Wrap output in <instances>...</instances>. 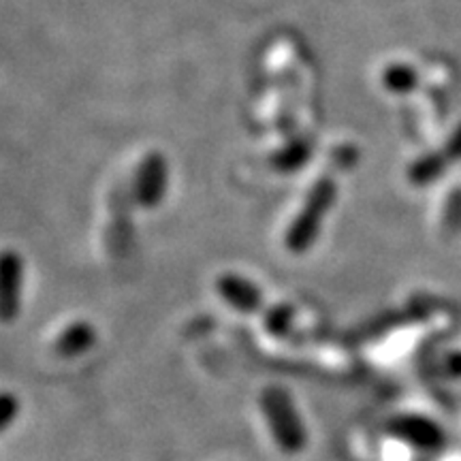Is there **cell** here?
I'll return each instance as SVG.
<instances>
[{
	"label": "cell",
	"mask_w": 461,
	"mask_h": 461,
	"mask_svg": "<svg viewBox=\"0 0 461 461\" xmlns=\"http://www.w3.org/2000/svg\"><path fill=\"white\" fill-rule=\"evenodd\" d=\"M258 403H261V412L276 447L286 455L302 453L308 445V431H305L302 414L297 412L293 395L280 384H269L261 391Z\"/></svg>",
	"instance_id": "1"
},
{
	"label": "cell",
	"mask_w": 461,
	"mask_h": 461,
	"mask_svg": "<svg viewBox=\"0 0 461 461\" xmlns=\"http://www.w3.org/2000/svg\"><path fill=\"white\" fill-rule=\"evenodd\" d=\"M336 182L331 177H321L319 182L310 188L308 197H305L303 210L295 216L291 227L285 233V248L293 255H303L314 246L316 238L321 233V222L331 210L333 201H336Z\"/></svg>",
	"instance_id": "2"
},
{
	"label": "cell",
	"mask_w": 461,
	"mask_h": 461,
	"mask_svg": "<svg viewBox=\"0 0 461 461\" xmlns=\"http://www.w3.org/2000/svg\"><path fill=\"white\" fill-rule=\"evenodd\" d=\"M24 258L14 248L0 250V322L9 325L22 312L24 299Z\"/></svg>",
	"instance_id": "3"
},
{
	"label": "cell",
	"mask_w": 461,
	"mask_h": 461,
	"mask_svg": "<svg viewBox=\"0 0 461 461\" xmlns=\"http://www.w3.org/2000/svg\"><path fill=\"white\" fill-rule=\"evenodd\" d=\"M167 160L160 152H149L135 171L132 194L146 210L157 207L167 193Z\"/></svg>",
	"instance_id": "4"
},
{
	"label": "cell",
	"mask_w": 461,
	"mask_h": 461,
	"mask_svg": "<svg viewBox=\"0 0 461 461\" xmlns=\"http://www.w3.org/2000/svg\"><path fill=\"white\" fill-rule=\"evenodd\" d=\"M214 286L218 297H221L230 310H235V312L252 316L258 314L265 308V295L261 286L255 285L252 280L244 278V276L233 272L221 274L216 278Z\"/></svg>",
	"instance_id": "5"
},
{
	"label": "cell",
	"mask_w": 461,
	"mask_h": 461,
	"mask_svg": "<svg viewBox=\"0 0 461 461\" xmlns=\"http://www.w3.org/2000/svg\"><path fill=\"white\" fill-rule=\"evenodd\" d=\"M96 342H99V331L90 321H73L56 336L54 353L62 359H75L90 353Z\"/></svg>",
	"instance_id": "6"
},
{
	"label": "cell",
	"mask_w": 461,
	"mask_h": 461,
	"mask_svg": "<svg viewBox=\"0 0 461 461\" xmlns=\"http://www.w3.org/2000/svg\"><path fill=\"white\" fill-rule=\"evenodd\" d=\"M310 157H312V143L308 140H295L286 143L285 148L274 154L272 165L280 173H293L302 169V167L310 160Z\"/></svg>",
	"instance_id": "7"
},
{
	"label": "cell",
	"mask_w": 461,
	"mask_h": 461,
	"mask_svg": "<svg viewBox=\"0 0 461 461\" xmlns=\"http://www.w3.org/2000/svg\"><path fill=\"white\" fill-rule=\"evenodd\" d=\"M295 322V305L274 303L263 312V330L272 338H286Z\"/></svg>",
	"instance_id": "8"
},
{
	"label": "cell",
	"mask_w": 461,
	"mask_h": 461,
	"mask_svg": "<svg viewBox=\"0 0 461 461\" xmlns=\"http://www.w3.org/2000/svg\"><path fill=\"white\" fill-rule=\"evenodd\" d=\"M393 431L403 440L414 442L419 447H434L438 442V431L434 425L425 423L420 419H400L393 423Z\"/></svg>",
	"instance_id": "9"
},
{
	"label": "cell",
	"mask_w": 461,
	"mask_h": 461,
	"mask_svg": "<svg viewBox=\"0 0 461 461\" xmlns=\"http://www.w3.org/2000/svg\"><path fill=\"white\" fill-rule=\"evenodd\" d=\"M20 397L14 391H0V434L11 429V425L20 417Z\"/></svg>",
	"instance_id": "10"
},
{
	"label": "cell",
	"mask_w": 461,
	"mask_h": 461,
	"mask_svg": "<svg viewBox=\"0 0 461 461\" xmlns=\"http://www.w3.org/2000/svg\"><path fill=\"white\" fill-rule=\"evenodd\" d=\"M412 84H414V75L403 67H391L389 71L384 73V86H387L389 90L403 92L412 88Z\"/></svg>",
	"instance_id": "11"
}]
</instances>
